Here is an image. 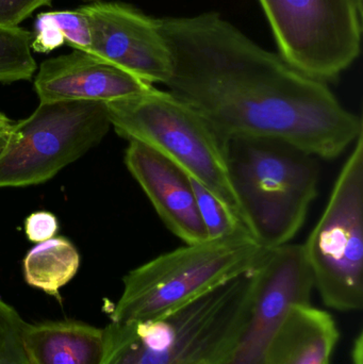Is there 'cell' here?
I'll list each match as a JSON object with an SVG mask.
<instances>
[{
  "instance_id": "obj_1",
  "label": "cell",
  "mask_w": 363,
  "mask_h": 364,
  "mask_svg": "<svg viewBox=\"0 0 363 364\" xmlns=\"http://www.w3.org/2000/svg\"><path fill=\"white\" fill-rule=\"evenodd\" d=\"M158 21L172 55L168 92L198 111L223 142L278 139L332 160L363 134L362 119L325 82L262 48L219 13Z\"/></svg>"
},
{
  "instance_id": "obj_2",
  "label": "cell",
  "mask_w": 363,
  "mask_h": 364,
  "mask_svg": "<svg viewBox=\"0 0 363 364\" xmlns=\"http://www.w3.org/2000/svg\"><path fill=\"white\" fill-rule=\"evenodd\" d=\"M251 273L158 318L112 323L100 364H222L249 314Z\"/></svg>"
},
{
  "instance_id": "obj_3",
  "label": "cell",
  "mask_w": 363,
  "mask_h": 364,
  "mask_svg": "<svg viewBox=\"0 0 363 364\" xmlns=\"http://www.w3.org/2000/svg\"><path fill=\"white\" fill-rule=\"evenodd\" d=\"M228 176L243 223L266 250L290 243L318 195L320 168L308 151L272 138L224 142Z\"/></svg>"
},
{
  "instance_id": "obj_4",
  "label": "cell",
  "mask_w": 363,
  "mask_h": 364,
  "mask_svg": "<svg viewBox=\"0 0 363 364\" xmlns=\"http://www.w3.org/2000/svg\"><path fill=\"white\" fill-rule=\"evenodd\" d=\"M253 237L208 240L160 255L124 277L112 323L166 316L206 293L251 273L268 254Z\"/></svg>"
},
{
  "instance_id": "obj_5",
  "label": "cell",
  "mask_w": 363,
  "mask_h": 364,
  "mask_svg": "<svg viewBox=\"0 0 363 364\" xmlns=\"http://www.w3.org/2000/svg\"><path fill=\"white\" fill-rule=\"evenodd\" d=\"M106 105L111 126L119 136L144 143L168 158L217 195L243 223L228 176L223 140L198 111L156 87Z\"/></svg>"
},
{
  "instance_id": "obj_6",
  "label": "cell",
  "mask_w": 363,
  "mask_h": 364,
  "mask_svg": "<svg viewBox=\"0 0 363 364\" xmlns=\"http://www.w3.org/2000/svg\"><path fill=\"white\" fill-rule=\"evenodd\" d=\"M111 127L106 102H40L12 124L0 149V188L50 181L102 142Z\"/></svg>"
},
{
  "instance_id": "obj_7",
  "label": "cell",
  "mask_w": 363,
  "mask_h": 364,
  "mask_svg": "<svg viewBox=\"0 0 363 364\" xmlns=\"http://www.w3.org/2000/svg\"><path fill=\"white\" fill-rule=\"evenodd\" d=\"M304 246L315 288L330 309L363 306V134L343 166L327 205Z\"/></svg>"
},
{
  "instance_id": "obj_8",
  "label": "cell",
  "mask_w": 363,
  "mask_h": 364,
  "mask_svg": "<svg viewBox=\"0 0 363 364\" xmlns=\"http://www.w3.org/2000/svg\"><path fill=\"white\" fill-rule=\"evenodd\" d=\"M281 57L315 80L336 79L362 47V15L353 0H259Z\"/></svg>"
},
{
  "instance_id": "obj_9",
  "label": "cell",
  "mask_w": 363,
  "mask_h": 364,
  "mask_svg": "<svg viewBox=\"0 0 363 364\" xmlns=\"http://www.w3.org/2000/svg\"><path fill=\"white\" fill-rule=\"evenodd\" d=\"M313 272L303 244L287 243L268 252L251 272L246 324L222 364H262L266 348L298 306L311 305Z\"/></svg>"
},
{
  "instance_id": "obj_10",
  "label": "cell",
  "mask_w": 363,
  "mask_h": 364,
  "mask_svg": "<svg viewBox=\"0 0 363 364\" xmlns=\"http://www.w3.org/2000/svg\"><path fill=\"white\" fill-rule=\"evenodd\" d=\"M79 9L91 23L92 55L151 85L168 83L173 72L172 55L158 18L119 1L93 2Z\"/></svg>"
},
{
  "instance_id": "obj_11",
  "label": "cell",
  "mask_w": 363,
  "mask_h": 364,
  "mask_svg": "<svg viewBox=\"0 0 363 364\" xmlns=\"http://www.w3.org/2000/svg\"><path fill=\"white\" fill-rule=\"evenodd\" d=\"M153 87L119 66L78 49L45 60L34 78L40 102H108L140 95Z\"/></svg>"
},
{
  "instance_id": "obj_12",
  "label": "cell",
  "mask_w": 363,
  "mask_h": 364,
  "mask_svg": "<svg viewBox=\"0 0 363 364\" xmlns=\"http://www.w3.org/2000/svg\"><path fill=\"white\" fill-rule=\"evenodd\" d=\"M125 164L166 226L185 244L208 241L191 178L155 149L129 141Z\"/></svg>"
},
{
  "instance_id": "obj_13",
  "label": "cell",
  "mask_w": 363,
  "mask_h": 364,
  "mask_svg": "<svg viewBox=\"0 0 363 364\" xmlns=\"http://www.w3.org/2000/svg\"><path fill=\"white\" fill-rule=\"evenodd\" d=\"M339 338L336 321L327 311L298 306L273 338L262 364H326Z\"/></svg>"
},
{
  "instance_id": "obj_14",
  "label": "cell",
  "mask_w": 363,
  "mask_h": 364,
  "mask_svg": "<svg viewBox=\"0 0 363 364\" xmlns=\"http://www.w3.org/2000/svg\"><path fill=\"white\" fill-rule=\"evenodd\" d=\"M23 342L30 364H100L104 331L76 321L27 323Z\"/></svg>"
},
{
  "instance_id": "obj_15",
  "label": "cell",
  "mask_w": 363,
  "mask_h": 364,
  "mask_svg": "<svg viewBox=\"0 0 363 364\" xmlns=\"http://www.w3.org/2000/svg\"><path fill=\"white\" fill-rule=\"evenodd\" d=\"M80 255L70 240L53 237L38 243L23 261V277L32 288L62 301L60 290L78 273Z\"/></svg>"
},
{
  "instance_id": "obj_16",
  "label": "cell",
  "mask_w": 363,
  "mask_h": 364,
  "mask_svg": "<svg viewBox=\"0 0 363 364\" xmlns=\"http://www.w3.org/2000/svg\"><path fill=\"white\" fill-rule=\"evenodd\" d=\"M32 34L31 49L38 53H51L63 45L89 53L93 48L91 23L79 8L40 13Z\"/></svg>"
},
{
  "instance_id": "obj_17",
  "label": "cell",
  "mask_w": 363,
  "mask_h": 364,
  "mask_svg": "<svg viewBox=\"0 0 363 364\" xmlns=\"http://www.w3.org/2000/svg\"><path fill=\"white\" fill-rule=\"evenodd\" d=\"M32 32L0 26V83L10 85L33 78L38 64L32 55Z\"/></svg>"
},
{
  "instance_id": "obj_18",
  "label": "cell",
  "mask_w": 363,
  "mask_h": 364,
  "mask_svg": "<svg viewBox=\"0 0 363 364\" xmlns=\"http://www.w3.org/2000/svg\"><path fill=\"white\" fill-rule=\"evenodd\" d=\"M191 182L208 240L230 239L244 235L253 237L240 218L217 195L193 178Z\"/></svg>"
},
{
  "instance_id": "obj_19",
  "label": "cell",
  "mask_w": 363,
  "mask_h": 364,
  "mask_svg": "<svg viewBox=\"0 0 363 364\" xmlns=\"http://www.w3.org/2000/svg\"><path fill=\"white\" fill-rule=\"evenodd\" d=\"M26 325L18 312L0 299V364H30L23 342Z\"/></svg>"
},
{
  "instance_id": "obj_20",
  "label": "cell",
  "mask_w": 363,
  "mask_h": 364,
  "mask_svg": "<svg viewBox=\"0 0 363 364\" xmlns=\"http://www.w3.org/2000/svg\"><path fill=\"white\" fill-rule=\"evenodd\" d=\"M53 0H0V26L18 27L38 9L49 6Z\"/></svg>"
},
{
  "instance_id": "obj_21",
  "label": "cell",
  "mask_w": 363,
  "mask_h": 364,
  "mask_svg": "<svg viewBox=\"0 0 363 364\" xmlns=\"http://www.w3.org/2000/svg\"><path fill=\"white\" fill-rule=\"evenodd\" d=\"M59 229L57 218L50 212L38 211L30 214L25 220V232L34 243H42L55 237Z\"/></svg>"
},
{
  "instance_id": "obj_22",
  "label": "cell",
  "mask_w": 363,
  "mask_h": 364,
  "mask_svg": "<svg viewBox=\"0 0 363 364\" xmlns=\"http://www.w3.org/2000/svg\"><path fill=\"white\" fill-rule=\"evenodd\" d=\"M352 364H363V333L360 331L354 339L351 350Z\"/></svg>"
},
{
  "instance_id": "obj_23",
  "label": "cell",
  "mask_w": 363,
  "mask_h": 364,
  "mask_svg": "<svg viewBox=\"0 0 363 364\" xmlns=\"http://www.w3.org/2000/svg\"><path fill=\"white\" fill-rule=\"evenodd\" d=\"M11 126H12L11 119L0 111V149H1L4 141H6L9 132H10Z\"/></svg>"
},
{
  "instance_id": "obj_24",
  "label": "cell",
  "mask_w": 363,
  "mask_h": 364,
  "mask_svg": "<svg viewBox=\"0 0 363 364\" xmlns=\"http://www.w3.org/2000/svg\"><path fill=\"white\" fill-rule=\"evenodd\" d=\"M353 1L357 6L358 10L363 13V0H353Z\"/></svg>"
},
{
  "instance_id": "obj_25",
  "label": "cell",
  "mask_w": 363,
  "mask_h": 364,
  "mask_svg": "<svg viewBox=\"0 0 363 364\" xmlns=\"http://www.w3.org/2000/svg\"><path fill=\"white\" fill-rule=\"evenodd\" d=\"M80 1L87 2V4H93V2L104 1V0H80Z\"/></svg>"
},
{
  "instance_id": "obj_26",
  "label": "cell",
  "mask_w": 363,
  "mask_h": 364,
  "mask_svg": "<svg viewBox=\"0 0 363 364\" xmlns=\"http://www.w3.org/2000/svg\"><path fill=\"white\" fill-rule=\"evenodd\" d=\"M326 364H330V363H326Z\"/></svg>"
}]
</instances>
